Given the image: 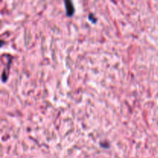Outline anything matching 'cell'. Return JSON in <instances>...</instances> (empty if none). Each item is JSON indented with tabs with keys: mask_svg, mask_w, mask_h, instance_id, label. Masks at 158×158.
<instances>
[{
	"mask_svg": "<svg viewBox=\"0 0 158 158\" xmlns=\"http://www.w3.org/2000/svg\"><path fill=\"white\" fill-rule=\"evenodd\" d=\"M65 6H66V10L67 15H70V16L73 15L74 10H74L73 3L70 1H65Z\"/></svg>",
	"mask_w": 158,
	"mask_h": 158,
	"instance_id": "cell-1",
	"label": "cell"
},
{
	"mask_svg": "<svg viewBox=\"0 0 158 158\" xmlns=\"http://www.w3.org/2000/svg\"><path fill=\"white\" fill-rule=\"evenodd\" d=\"M89 19H90V20L92 21V22H93V23H96V18H95L94 15H93V14H90V15H89Z\"/></svg>",
	"mask_w": 158,
	"mask_h": 158,
	"instance_id": "cell-2",
	"label": "cell"
}]
</instances>
